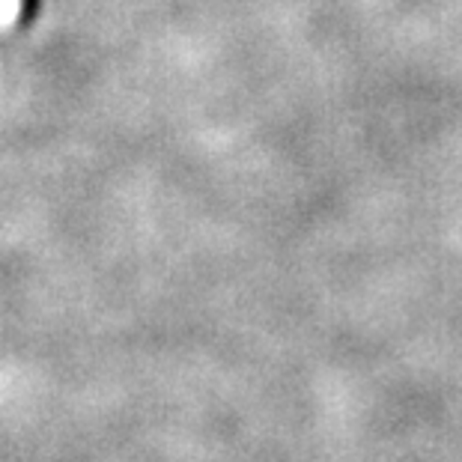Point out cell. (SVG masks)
Wrapping results in <instances>:
<instances>
[{
	"label": "cell",
	"mask_w": 462,
	"mask_h": 462,
	"mask_svg": "<svg viewBox=\"0 0 462 462\" xmlns=\"http://www.w3.org/2000/svg\"><path fill=\"white\" fill-rule=\"evenodd\" d=\"M18 13V4L15 0H0V22H9Z\"/></svg>",
	"instance_id": "obj_1"
}]
</instances>
